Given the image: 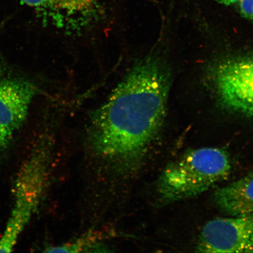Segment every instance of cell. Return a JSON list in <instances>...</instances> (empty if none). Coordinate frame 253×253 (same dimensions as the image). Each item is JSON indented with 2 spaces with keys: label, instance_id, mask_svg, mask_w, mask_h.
Instances as JSON below:
<instances>
[{
  "label": "cell",
  "instance_id": "4",
  "mask_svg": "<svg viewBox=\"0 0 253 253\" xmlns=\"http://www.w3.org/2000/svg\"><path fill=\"white\" fill-rule=\"evenodd\" d=\"M212 82L221 105L240 115L253 117V54L218 63Z\"/></svg>",
  "mask_w": 253,
  "mask_h": 253
},
{
  "label": "cell",
  "instance_id": "3",
  "mask_svg": "<svg viewBox=\"0 0 253 253\" xmlns=\"http://www.w3.org/2000/svg\"><path fill=\"white\" fill-rule=\"evenodd\" d=\"M48 171L46 151L39 148L25 161L19 172L15 182L13 207L0 238V253L14 251L42 199Z\"/></svg>",
  "mask_w": 253,
  "mask_h": 253
},
{
  "label": "cell",
  "instance_id": "5",
  "mask_svg": "<svg viewBox=\"0 0 253 253\" xmlns=\"http://www.w3.org/2000/svg\"><path fill=\"white\" fill-rule=\"evenodd\" d=\"M195 250L206 253H253V214L208 221Z\"/></svg>",
  "mask_w": 253,
  "mask_h": 253
},
{
  "label": "cell",
  "instance_id": "6",
  "mask_svg": "<svg viewBox=\"0 0 253 253\" xmlns=\"http://www.w3.org/2000/svg\"><path fill=\"white\" fill-rule=\"evenodd\" d=\"M37 91L30 82L0 71V126L13 135L27 119Z\"/></svg>",
  "mask_w": 253,
  "mask_h": 253
},
{
  "label": "cell",
  "instance_id": "8",
  "mask_svg": "<svg viewBox=\"0 0 253 253\" xmlns=\"http://www.w3.org/2000/svg\"><path fill=\"white\" fill-rule=\"evenodd\" d=\"M213 200L220 211L230 216L253 214V173L217 189Z\"/></svg>",
  "mask_w": 253,
  "mask_h": 253
},
{
  "label": "cell",
  "instance_id": "11",
  "mask_svg": "<svg viewBox=\"0 0 253 253\" xmlns=\"http://www.w3.org/2000/svg\"><path fill=\"white\" fill-rule=\"evenodd\" d=\"M12 134L0 126V152L4 149L10 141Z\"/></svg>",
  "mask_w": 253,
  "mask_h": 253
},
{
  "label": "cell",
  "instance_id": "9",
  "mask_svg": "<svg viewBox=\"0 0 253 253\" xmlns=\"http://www.w3.org/2000/svg\"><path fill=\"white\" fill-rule=\"evenodd\" d=\"M103 237L96 233H88L61 246L46 250V253H84L106 252Z\"/></svg>",
  "mask_w": 253,
  "mask_h": 253
},
{
  "label": "cell",
  "instance_id": "7",
  "mask_svg": "<svg viewBox=\"0 0 253 253\" xmlns=\"http://www.w3.org/2000/svg\"><path fill=\"white\" fill-rule=\"evenodd\" d=\"M63 25L84 24L98 9L100 0H20ZM51 19V20H52Z\"/></svg>",
  "mask_w": 253,
  "mask_h": 253
},
{
  "label": "cell",
  "instance_id": "12",
  "mask_svg": "<svg viewBox=\"0 0 253 253\" xmlns=\"http://www.w3.org/2000/svg\"><path fill=\"white\" fill-rule=\"evenodd\" d=\"M214 1L224 5H232L237 4L240 0H214Z\"/></svg>",
  "mask_w": 253,
  "mask_h": 253
},
{
  "label": "cell",
  "instance_id": "1",
  "mask_svg": "<svg viewBox=\"0 0 253 253\" xmlns=\"http://www.w3.org/2000/svg\"><path fill=\"white\" fill-rule=\"evenodd\" d=\"M170 84L158 56L136 65L90 120L88 140L97 158L120 175L141 166L162 128Z\"/></svg>",
  "mask_w": 253,
  "mask_h": 253
},
{
  "label": "cell",
  "instance_id": "10",
  "mask_svg": "<svg viewBox=\"0 0 253 253\" xmlns=\"http://www.w3.org/2000/svg\"><path fill=\"white\" fill-rule=\"evenodd\" d=\"M239 4L240 14L253 22V0H240Z\"/></svg>",
  "mask_w": 253,
  "mask_h": 253
},
{
  "label": "cell",
  "instance_id": "2",
  "mask_svg": "<svg viewBox=\"0 0 253 253\" xmlns=\"http://www.w3.org/2000/svg\"><path fill=\"white\" fill-rule=\"evenodd\" d=\"M228 153L221 148L186 151L164 169L157 191L163 205L198 197L225 180L232 170Z\"/></svg>",
  "mask_w": 253,
  "mask_h": 253
}]
</instances>
